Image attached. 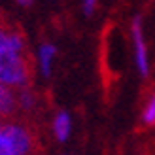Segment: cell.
Wrapping results in <instances>:
<instances>
[{
  "mask_svg": "<svg viewBox=\"0 0 155 155\" xmlns=\"http://www.w3.org/2000/svg\"><path fill=\"white\" fill-rule=\"evenodd\" d=\"M17 112V89L0 83V114L4 115V119H12Z\"/></svg>",
  "mask_w": 155,
  "mask_h": 155,
  "instance_id": "obj_6",
  "label": "cell"
},
{
  "mask_svg": "<svg viewBox=\"0 0 155 155\" xmlns=\"http://www.w3.org/2000/svg\"><path fill=\"white\" fill-rule=\"evenodd\" d=\"M97 8H98V0H81V10L87 17L97 12Z\"/></svg>",
  "mask_w": 155,
  "mask_h": 155,
  "instance_id": "obj_9",
  "label": "cell"
},
{
  "mask_svg": "<svg viewBox=\"0 0 155 155\" xmlns=\"http://www.w3.org/2000/svg\"><path fill=\"white\" fill-rule=\"evenodd\" d=\"M140 119L146 127H155V93H151L148 97V100L144 102Z\"/></svg>",
  "mask_w": 155,
  "mask_h": 155,
  "instance_id": "obj_8",
  "label": "cell"
},
{
  "mask_svg": "<svg viewBox=\"0 0 155 155\" xmlns=\"http://www.w3.org/2000/svg\"><path fill=\"white\" fill-rule=\"evenodd\" d=\"M34 59H36L38 74H40L42 78H45V80L51 78L53 66H55V61H57V45L53 42H42L36 48Z\"/></svg>",
  "mask_w": 155,
  "mask_h": 155,
  "instance_id": "obj_4",
  "label": "cell"
},
{
  "mask_svg": "<svg viewBox=\"0 0 155 155\" xmlns=\"http://www.w3.org/2000/svg\"><path fill=\"white\" fill-rule=\"evenodd\" d=\"M130 44H133V57H134V66L140 78L150 76V51H148V42L144 34V25L142 17H134L130 23Z\"/></svg>",
  "mask_w": 155,
  "mask_h": 155,
  "instance_id": "obj_3",
  "label": "cell"
},
{
  "mask_svg": "<svg viewBox=\"0 0 155 155\" xmlns=\"http://www.w3.org/2000/svg\"><path fill=\"white\" fill-rule=\"evenodd\" d=\"M38 104H40V102H38V95L30 89V85L17 89V108H19V112L32 114L38 108Z\"/></svg>",
  "mask_w": 155,
  "mask_h": 155,
  "instance_id": "obj_7",
  "label": "cell"
},
{
  "mask_svg": "<svg viewBox=\"0 0 155 155\" xmlns=\"http://www.w3.org/2000/svg\"><path fill=\"white\" fill-rule=\"evenodd\" d=\"M17 2V6H21V8H30L34 4V0H15Z\"/></svg>",
  "mask_w": 155,
  "mask_h": 155,
  "instance_id": "obj_10",
  "label": "cell"
},
{
  "mask_svg": "<svg viewBox=\"0 0 155 155\" xmlns=\"http://www.w3.org/2000/svg\"><path fill=\"white\" fill-rule=\"evenodd\" d=\"M72 129H74V121L70 112L66 110H59L51 119V134L55 138V142L59 144H66L72 136Z\"/></svg>",
  "mask_w": 155,
  "mask_h": 155,
  "instance_id": "obj_5",
  "label": "cell"
},
{
  "mask_svg": "<svg viewBox=\"0 0 155 155\" xmlns=\"http://www.w3.org/2000/svg\"><path fill=\"white\" fill-rule=\"evenodd\" d=\"M36 134L23 121H4L0 125V155H28L36 151Z\"/></svg>",
  "mask_w": 155,
  "mask_h": 155,
  "instance_id": "obj_2",
  "label": "cell"
},
{
  "mask_svg": "<svg viewBox=\"0 0 155 155\" xmlns=\"http://www.w3.org/2000/svg\"><path fill=\"white\" fill-rule=\"evenodd\" d=\"M32 81V64L28 44L17 27L0 19V83L13 89L27 87Z\"/></svg>",
  "mask_w": 155,
  "mask_h": 155,
  "instance_id": "obj_1",
  "label": "cell"
}]
</instances>
